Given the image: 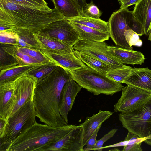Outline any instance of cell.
<instances>
[{
  "mask_svg": "<svg viewBox=\"0 0 151 151\" xmlns=\"http://www.w3.org/2000/svg\"><path fill=\"white\" fill-rule=\"evenodd\" d=\"M36 2L43 5V6L48 7L47 3L44 0H32Z\"/></svg>",
  "mask_w": 151,
  "mask_h": 151,
  "instance_id": "obj_44",
  "label": "cell"
},
{
  "mask_svg": "<svg viewBox=\"0 0 151 151\" xmlns=\"http://www.w3.org/2000/svg\"><path fill=\"white\" fill-rule=\"evenodd\" d=\"M133 14L142 25L146 35H149L151 29V0H139L135 4Z\"/></svg>",
  "mask_w": 151,
  "mask_h": 151,
  "instance_id": "obj_20",
  "label": "cell"
},
{
  "mask_svg": "<svg viewBox=\"0 0 151 151\" xmlns=\"http://www.w3.org/2000/svg\"><path fill=\"white\" fill-rule=\"evenodd\" d=\"M39 32L72 46L81 40L70 22L66 19L49 23Z\"/></svg>",
  "mask_w": 151,
  "mask_h": 151,
  "instance_id": "obj_10",
  "label": "cell"
},
{
  "mask_svg": "<svg viewBox=\"0 0 151 151\" xmlns=\"http://www.w3.org/2000/svg\"><path fill=\"white\" fill-rule=\"evenodd\" d=\"M76 51L81 60L87 66L91 69L105 75L112 70L109 65L98 59L86 54Z\"/></svg>",
  "mask_w": 151,
  "mask_h": 151,
  "instance_id": "obj_27",
  "label": "cell"
},
{
  "mask_svg": "<svg viewBox=\"0 0 151 151\" xmlns=\"http://www.w3.org/2000/svg\"><path fill=\"white\" fill-rule=\"evenodd\" d=\"M72 79L78 84L94 95L101 94L112 96L122 91L121 83L108 78L87 66L70 73Z\"/></svg>",
  "mask_w": 151,
  "mask_h": 151,
  "instance_id": "obj_4",
  "label": "cell"
},
{
  "mask_svg": "<svg viewBox=\"0 0 151 151\" xmlns=\"http://www.w3.org/2000/svg\"><path fill=\"white\" fill-rule=\"evenodd\" d=\"M14 29V27L12 25L0 20V31L11 30Z\"/></svg>",
  "mask_w": 151,
  "mask_h": 151,
  "instance_id": "obj_41",
  "label": "cell"
},
{
  "mask_svg": "<svg viewBox=\"0 0 151 151\" xmlns=\"http://www.w3.org/2000/svg\"><path fill=\"white\" fill-rule=\"evenodd\" d=\"M7 123V120L0 118V139L4 136Z\"/></svg>",
  "mask_w": 151,
  "mask_h": 151,
  "instance_id": "obj_42",
  "label": "cell"
},
{
  "mask_svg": "<svg viewBox=\"0 0 151 151\" xmlns=\"http://www.w3.org/2000/svg\"><path fill=\"white\" fill-rule=\"evenodd\" d=\"M102 125H101L95 131L90 138L88 141L86 145V147L83 148L84 151L91 150H93L97 142L96 138L99 131L101 128Z\"/></svg>",
  "mask_w": 151,
  "mask_h": 151,
  "instance_id": "obj_38",
  "label": "cell"
},
{
  "mask_svg": "<svg viewBox=\"0 0 151 151\" xmlns=\"http://www.w3.org/2000/svg\"><path fill=\"white\" fill-rule=\"evenodd\" d=\"M71 78L69 73L58 66L49 74L37 80L33 101L36 117L40 121L55 127L68 124L61 116L60 109L63 88Z\"/></svg>",
  "mask_w": 151,
  "mask_h": 151,
  "instance_id": "obj_1",
  "label": "cell"
},
{
  "mask_svg": "<svg viewBox=\"0 0 151 151\" xmlns=\"http://www.w3.org/2000/svg\"><path fill=\"white\" fill-rule=\"evenodd\" d=\"M47 64L37 65L20 64L0 70V84L13 82L22 76L28 74L35 69Z\"/></svg>",
  "mask_w": 151,
  "mask_h": 151,
  "instance_id": "obj_18",
  "label": "cell"
},
{
  "mask_svg": "<svg viewBox=\"0 0 151 151\" xmlns=\"http://www.w3.org/2000/svg\"><path fill=\"white\" fill-rule=\"evenodd\" d=\"M122 83L136 87L151 93V70L145 68H132Z\"/></svg>",
  "mask_w": 151,
  "mask_h": 151,
  "instance_id": "obj_15",
  "label": "cell"
},
{
  "mask_svg": "<svg viewBox=\"0 0 151 151\" xmlns=\"http://www.w3.org/2000/svg\"><path fill=\"white\" fill-rule=\"evenodd\" d=\"M82 88L72 78L66 83L63 88L60 112L63 118L68 123V113L71 110L76 98Z\"/></svg>",
  "mask_w": 151,
  "mask_h": 151,
  "instance_id": "obj_14",
  "label": "cell"
},
{
  "mask_svg": "<svg viewBox=\"0 0 151 151\" xmlns=\"http://www.w3.org/2000/svg\"><path fill=\"white\" fill-rule=\"evenodd\" d=\"M102 14L92 1L87 4L83 9V15L96 19H100V17Z\"/></svg>",
  "mask_w": 151,
  "mask_h": 151,
  "instance_id": "obj_32",
  "label": "cell"
},
{
  "mask_svg": "<svg viewBox=\"0 0 151 151\" xmlns=\"http://www.w3.org/2000/svg\"><path fill=\"white\" fill-rule=\"evenodd\" d=\"M121 5L120 9H127L129 6L136 4L139 0H118Z\"/></svg>",
  "mask_w": 151,
  "mask_h": 151,
  "instance_id": "obj_40",
  "label": "cell"
},
{
  "mask_svg": "<svg viewBox=\"0 0 151 151\" xmlns=\"http://www.w3.org/2000/svg\"><path fill=\"white\" fill-rule=\"evenodd\" d=\"M76 126L68 124L55 127L36 122L13 141L6 151H37L62 138Z\"/></svg>",
  "mask_w": 151,
  "mask_h": 151,
  "instance_id": "obj_3",
  "label": "cell"
},
{
  "mask_svg": "<svg viewBox=\"0 0 151 151\" xmlns=\"http://www.w3.org/2000/svg\"><path fill=\"white\" fill-rule=\"evenodd\" d=\"M0 42L18 46V35L12 30L0 31Z\"/></svg>",
  "mask_w": 151,
  "mask_h": 151,
  "instance_id": "obj_31",
  "label": "cell"
},
{
  "mask_svg": "<svg viewBox=\"0 0 151 151\" xmlns=\"http://www.w3.org/2000/svg\"><path fill=\"white\" fill-rule=\"evenodd\" d=\"M17 50L20 52L35 59L40 63L46 64L50 63L40 50L35 49L17 46Z\"/></svg>",
  "mask_w": 151,
  "mask_h": 151,
  "instance_id": "obj_29",
  "label": "cell"
},
{
  "mask_svg": "<svg viewBox=\"0 0 151 151\" xmlns=\"http://www.w3.org/2000/svg\"><path fill=\"white\" fill-rule=\"evenodd\" d=\"M77 5L81 13L83 15V9L84 6L87 4L86 0H74Z\"/></svg>",
  "mask_w": 151,
  "mask_h": 151,
  "instance_id": "obj_43",
  "label": "cell"
},
{
  "mask_svg": "<svg viewBox=\"0 0 151 151\" xmlns=\"http://www.w3.org/2000/svg\"><path fill=\"white\" fill-rule=\"evenodd\" d=\"M142 142L135 143L123 146L124 151H142L141 147Z\"/></svg>",
  "mask_w": 151,
  "mask_h": 151,
  "instance_id": "obj_39",
  "label": "cell"
},
{
  "mask_svg": "<svg viewBox=\"0 0 151 151\" xmlns=\"http://www.w3.org/2000/svg\"><path fill=\"white\" fill-rule=\"evenodd\" d=\"M148 36V40L151 42V29Z\"/></svg>",
  "mask_w": 151,
  "mask_h": 151,
  "instance_id": "obj_45",
  "label": "cell"
},
{
  "mask_svg": "<svg viewBox=\"0 0 151 151\" xmlns=\"http://www.w3.org/2000/svg\"><path fill=\"white\" fill-rule=\"evenodd\" d=\"M13 3L20 5L36 8L44 9L49 8L42 5L32 0H8Z\"/></svg>",
  "mask_w": 151,
  "mask_h": 151,
  "instance_id": "obj_37",
  "label": "cell"
},
{
  "mask_svg": "<svg viewBox=\"0 0 151 151\" xmlns=\"http://www.w3.org/2000/svg\"><path fill=\"white\" fill-rule=\"evenodd\" d=\"M34 35L40 47L53 51L66 53H71L75 51L73 46L39 32L34 33Z\"/></svg>",
  "mask_w": 151,
  "mask_h": 151,
  "instance_id": "obj_21",
  "label": "cell"
},
{
  "mask_svg": "<svg viewBox=\"0 0 151 151\" xmlns=\"http://www.w3.org/2000/svg\"><path fill=\"white\" fill-rule=\"evenodd\" d=\"M83 139V127L80 125H76L62 138L40 148L37 151H84Z\"/></svg>",
  "mask_w": 151,
  "mask_h": 151,
  "instance_id": "obj_11",
  "label": "cell"
},
{
  "mask_svg": "<svg viewBox=\"0 0 151 151\" xmlns=\"http://www.w3.org/2000/svg\"><path fill=\"white\" fill-rule=\"evenodd\" d=\"M37 80L33 76L27 74L13 81L14 87L13 108L10 116L25 103L33 101Z\"/></svg>",
  "mask_w": 151,
  "mask_h": 151,
  "instance_id": "obj_12",
  "label": "cell"
},
{
  "mask_svg": "<svg viewBox=\"0 0 151 151\" xmlns=\"http://www.w3.org/2000/svg\"><path fill=\"white\" fill-rule=\"evenodd\" d=\"M113 112L100 110L97 114L87 117L84 122L80 124L83 129V145L85 146L88 140L102 123L110 118Z\"/></svg>",
  "mask_w": 151,
  "mask_h": 151,
  "instance_id": "obj_17",
  "label": "cell"
},
{
  "mask_svg": "<svg viewBox=\"0 0 151 151\" xmlns=\"http://www.w3.org/2000/svg\"><path fill=\"white\" fill-rule=\"evenodd\" d=\"M108 52L122 63L142 65L145 57L140 52L124 48L117 45H108Z\"/></svg>",
  "mask_w": 151,
  "mask_h": 151,
  "instance_id": "obj_16",
  "label": "cell"
},
{
  "mask_svg": "<svg viewBox=\"0 0 151 151\" xmlns=\"http://www.w3.org/2000/svg\"><path fill=\"white\" fill-rule=\"evenodd\" d=\"M64 19L55 8L40 9L0 0V20L15 28L26 29L37 33L49 23Z\"/></svg>",
  "mask_w": 151,
  "mask_h": 151,
  "instance_id": "obj_2",
  "label": "cell"
},
{
  "mask_svg": "<svg viewBox=\"0 0 151 151\" xmlns=\"http://www.w3.org/2000/svg\"><path fill=\"white\" fill-rule=\"evenodd\" d=\"M16 55L20 64L29 65H37L43 64L40 63L32 57L19 51L17 49V46Z\"/></svg>",
  "mask_w": 151,
  "mask_h": 151,
  "instance_id": "obj_34",
  "label": "cell"
},
{
  "mask_svg": "<svg viewBox=\"0 0 151 151\" xmlns=\"http://www.w3.org/2000/svg\"><path fill=\"white\" fill-rule=\"evenodd\" d=\"M124 36L127 43L130 47L135 46L140 47L142 46V41L140 39L139 36L132 30H126Z\"/></svg>",
  "mask_w": 151,
  "mask_h": 151,
  "instance_id": "obj_33",
  "label": "cell"
},
{
  "mask_svg": "<svg viewBox=\"0 0 151 151\" xmlns=\"http://www.w3.org/2000/svg\"><path fill=\"white\" fill-rule=\"evenodd\" d=\"M132 68L128 66L123 68L111 70L107 72L105 75L112 80L122 83L130 74Z\"/></svg>",
  "mask_w": 151,
  "mask_h": 151,
  "instance_id": "obj_28",
  "label": "cell"
},
{
  "mask_svg": "<svg viewBox=\"0 0 151 151\" xmlns=\"http://www.w3.org/2000/svg\"><path fill=\"white\" fill-rule=\"evenodd\" d=\"M70 22L79 34L81 40L103 42L108 40L110 37L109 32H102L82 24Z\"/></svg>",
  "mask_w": 151,
  "mask_h": 151,
  "instance_id": "obj_22",
  "label": "cell"
},
{
  "mask_svg": "<svg viewBox=\"0 0 151 151\" xmlns=\"http://www.w3.org/2000/svg\"><path fill=\"white\" fill-rule=\"evenodd\" d=\"M12 30L18 35V46L40 50V46L33 32L29 30L22 28H15Z\"/></svg>",
  "mask_w": 151,
  "mask_h": 151,
  "instance_id": "obj_26",
  "label": "cell"
},
{
  "mask_svg": "<svg viewBox=\"0 0 151 151\" xmlns=\"http://www.w3.org/2000/svg\"><path fill=\"white\" fill-rule=\"evenodd\" d=\"M17 46L0 43V70L20 64L16 55Z\"/></svg>",
  "mask_w": 151,
  "mask_h": 151,
  "instance_id": "obj_23",
  "label": "cell"
},
{
  "mask_svg": "<svg viewBox=\"0 0 151 151\" xmlns=\"http://www.w3.org/2000/svg\"><path fill=\"white\" fill-rule=\"evenodd\" d=\"M108 45L105 41L83 40L78 41L73 47L76 51L90 56L104 63L109 65L112 70L127 67L128 66L122 63L108 52Z\"/></svg>",
  "mask_w": 151,
  "mask_h": 151,
  "instance_id": "obj_9",
  "label": "cell"
},
{
  "mask_svg": "<svg viewBox=\"0 0 151 151\" xmlns=\"http://www.w3.org/2000/svg\"><path fill=\"white\" fill-rule=\"evenodd\" d=\"M40 50L49 62L62 67L70 73L86 66L80 58L76 51L73 53H66L41 47Z\"/></svg>",
  "mask_w": 151,
  "mask_h": 151,
  "instance_id": "obj_13",
  "label": "cell"
},
{
  "mask_svg": "<svg viewBox=\"0 0 151 151\" xmlns=\"http://www.w3.org/2000/svg\"><path fill=\"white\" fill-rule=\"evenodd\" d=\"M108 23L110 37L116 45L124 48L133 50L126 40V30L132 29L139 36L145 34L142 25L136 19L132 11L127 9H120L114 12Z\"/></svg>",
  "mask_w": 151,
  "mask_h": 151,
  "instance_id": "obj_6",
  "label": "cell"
},
{
  "mask_svg": "<svg viewBox=\"0 0 151 151\" xmlns=\"http://www.w3.org/2000/svg\"><path fill=\"white\" fill-rule=\"evenodd\" d=\"M146 140L147 139L146 138H141L136 134L128 132L124 141L126 145L135 143L142 142Z\"/></svg>",
  "mask_w": 151,
  "mask_h": 151,
  "instance_id": "obj_36",
  "label": "cell"
},
{
  "mask_svg": "<svg viewBox=\"0 0 151 151\" xmlns=\"http://www.w3.org/2000/svg\"><path fill=\"white\" fill-rule=\"evenodd\" d=\"M13 81L0 84V118L7 119L13 109Z\"/></svg>",
  "mask_w": 151,
  "mask_h": 151,
  "instance_id": "obj_19",
  "label": "cell"
},
{
  "mask_svg": "<svg viewBox=\"0 0 151 151\" xmlns=\"http://www.w3.org/2000/svg\"><path fill=\"white\" fill-rule=\"evenodd\" d=\"M69 21L104 32H109L108 22L81 15L76 17L66 18Z\"/></svg>",
  "mask_w": 151,
  "mask_h": 151,
  "instance_id": "obj_24",
  "label": "cell"
},
{
  "mask_svg": "<svg viewBox=\"0 0 151 151\" xmlns=\"http://www.w3.org/2000/svg\"><path fill=\"white\" fill-rule=\"evenodd\" d=\"M119 120L128 132L141 138L151 145V100L140 109L132 112H120Z\"/></svg>",
  "mask_w": 151,
  "mask_h": 151,
  "instance_id": "obj_7",
  "label": "cell"
},
{
  "mask_svg": "<svg viewBox=\"0 0 151 151\" xmlns=\"http://www.w3.org/2000/svg\"><path fill=\"white\" fill-rule=\"evenodd\" d=\"M33 101L23 105L8 118L3 137L0 139V151H6L10 144L36 122Z\"/></svg>",
  "mask_w": 151,
  "mask_h": 151,
  "instance_id": "obj_5",
  "label": "cell"
},
{
  "mask_svg": "<svg viewBox=\"0 0 151 151\" xmlns=\"http://www.w3.org/2000/svg\"><path fill=\"white\" fill-rule=\"evenodd\" d=\"M56 8L66 18L76 17L81 13L74 0H52Z\"/></svg>",
  "mask_w": 151,
  "mask_h": 151,
  "instance_id": "obj_25",
  "label": "cell"
},
{
  "mask_svg": "<svg viewBox=\"0 0 151 151\" xmlns=\"http://www.w3.org/2000/svg\"><path fill=\"white\" fill-rule=\"evenodd\" d=\"M58 66L50 63L32 70L28 74L33 76L37 80L48 74Z\"/></svg>",
  "mask_w": 151,
  "mask_h": 151,
  "instance_id": "obj_30",
  "label": "cell"
},
{
  "mask_svg": "<svg viewBox=\"0 0 151 151\" xmlns=\"http://www.w3.org/2000/svg\"><path fill=\"white\" fill-rule=\"evenodd\" d=\"M151 100V93L130 85L123 88L121 95L114 105L116 112H132L138 110Z\"/></svg>",
  "mask_w": 151,
  "mask_h": 151,
  "instance_id": "obj_8",
  "label": "cell"
},
{
  "mask_svg": "<svg viewBox=\"0 0 151 151\" xmlns=\"http://www.w3.org/2000/svg\"><path fill=\"white\" fill-rule=\"evenodd\" d=\"M117 130V129H113L105 134L101 139L97 140L93 150L94 151H102L103 150L102 147L104 143L113 137Z\"/></svg>",
  "mask_w": 151,
  "mask_h": 151,
  "instance_id": "obj_35",
  "label": "cell"
}]
</instances>
